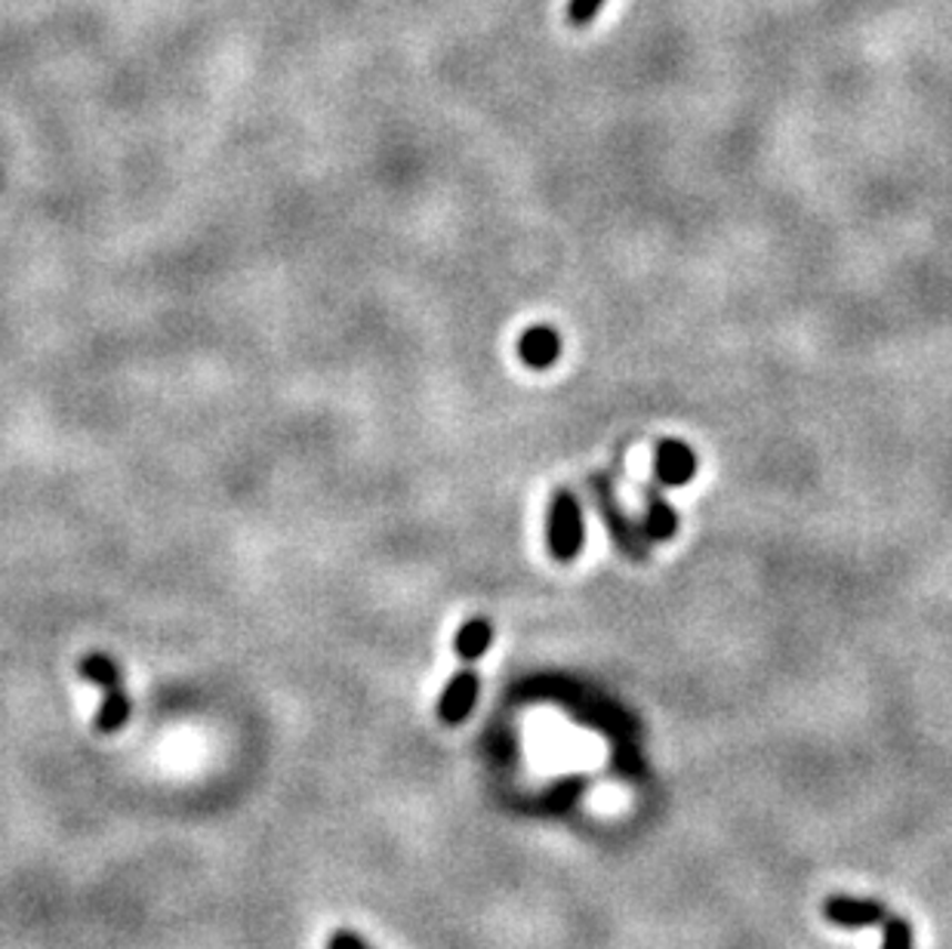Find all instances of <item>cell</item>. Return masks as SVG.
I'll return each mask as SVG.
<instances>
[{
  "label": "cell",
  "mask_w": 952,
  "mask_h": 949,
  "mask_svg": "<svg viewBox=\"0 0 952 949\" xmlns=\"http://www.w3.org/2000/svg\"><path fill=\"white\" fill-rule=\"evenodd\" d=\"M521 359L530 364V367H549L555 364V359L561 355V340L553 327H534L521 336Z\"/></svg>",
  "instance_id": "obj_6"
},
{
  "label": "cell",
  "mask_w": 952,
  "mask_h": 949,
  "mask_svg": "<svg viewBox=\"0 0 952 949\" xmlns=\"http://www.w3.org/2000/svg\"><path fill=\"white\" fill-rule=\"evenodd\" d=\"M490 642H494V626L487 623V619L475 617L469 619L459 633H456V654L463 657V660H478L484 650L490 647Z\"/></svg>",
  "instance_id": "obj_7"
},
{
  "label": "cell",
  "mask_w": 952,
  "mask_h": 949,
  "mask_svg": "<svg viewBox=\"0 0 952 949\" xmlns=\"http://www.w3.org/2000/svg\"><path fill=\"white\" fill-rule=\"evenodd\" d=\"M478 690H482V682L472 669H463L450 678V685L444 688L442 700H438V718L444 725H459L466 721L469 713L475 709V700H478Z\"/></svg>",
  "instance_id": "obj_4"
},
{
  "label": "cell",
  "mask_w": 952,
  "mask_h": 949,
  "mask_svg": "<svg viewBox=\"0 0 952 949\" xmlns=\"http://www.w3.org/2000/svg\"><path fill=\"white\" fill-rule=\"evenodd\" d=\"M882 949H912V925L900 916H888Z\"/></svg>",
  "instance_id": "obj_9"
},
{
  "label": "cell",
  "mask_w": 952,
  "mask_h": 949,
  "mask_svg": "<svg viewBox=\"0 0 952 949\" xmlns=\"http://www.w3.org/2000/svg\"><path fill=\"white\" fill-rule=\"evenodd\" d=\"M823 916H827V922L839 925V928H872V925H884L888 907L879 900L829 897L823 903Z\"/></svg>",
  "instance_id": "obj_3"
},
{
  "label": "cell",
  "mask_w": 952,
  "mask_h": 949,
  "mask_svg": "<svg viewBox=\"0 0 952 949\" xmlns=\"http://www.w3.org/2000/svg\"><path fill=\"white\" fill-rule=\"evenodd\" d=\"M327 949H373V947L364 940V937L355 935V931L340 928V931H333L331 940H327Z\"/></svg>",
  "instance_id": "obj_11"
},
{
  "label": "cell",
  "mask_w": 952,
  "mask_h": 949,
  "mask_svg": "<svg viewBox=\"0 0 952 949\" xmlns=\"http://www.w3.org/2000/svg\"><path fill=\"white\" fill-rule=\"evenodd\" d=\"M648 534L654 539H666L676 534V512L669 509L666 503H650V515H648Z\"/></svg>",
  "instance_id": "obj_8"
},
{
  "label": "cell",
  "mask_w": 952,
  "mask_h": 949,
  "mask_svg": "<svg viewBox=\"0 0 952 949\" xmlns=\"http://www.w3.org/2000/svg\"><path fill=\"white\" fill-rule=\"evenodd\" d=\"M654 468H657V478L662 484H688L697 472V456L690 454L688 444H678V441H662L657 447V456H654Z\"/></svg>",
  "instance_id": "obj_5"
},
{
  "label": "cell",
  "mask_w": 952,
  "mask_h": 949,
  "mask_svg": "<svg viewBox=\"0 0 952 949\" xmlns=\"http://www.w3.org/2000/svg\"><path fill=\"white\" fill-rule=\"evenodd\" d=\"M549 546L555 558L570 562L583 546V515L577 499L570 494H558L553 503V518H549Z\"/></svg>",
  "instance_id": "obj_2"
},
{
  "label": "cell",
  "mask_w": 952,
  "mask_h": 949,
  "mask_svg": "<svg viewBox=\"0 0 952 949\" xmlns=\"http://www.w3.org/2000/svg\"><path fill=\"white\" fill-rule=\"evenodd\" d=\"M601 3H605V0H570L567 19H570L574 26H586V22H593L595 13L601 10Z\"/></svg>",
  "instance_id": "obj_10"
},
{
  "label": "cell",
  "mask_w": 952,
  "mask_h": 949,
  "mask_svg": "<svg viewBox=\"0 0 952 949\" xmlns=\"http://www.w3.org/2000/svg\"><path fill=\"white\" fill-rule=\"evenodd\" d=\"M81 678L93 682L105 690V700L99 706L97 730L99 734H114L126 725L130 718V697H126L124 682H121V669L109 660L105 654H90L81 660Z\"/></svg>",
  "instance_id": "obj_1"
}]
</instances>
